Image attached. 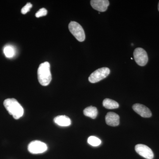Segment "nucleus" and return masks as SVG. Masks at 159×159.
<instances>
[{"label":"nucleus","mask_w":159,"mask_h":159,"mask_svg":"<svg viewBox=\"0 0 159 159\" xmlns=\"http://www.w3.org/2000/svg\"><path fill=\"white\" fill-rule=\"evenodd\" d=\"M4 105L9 113L14 119H18L23 116L24 108L16 99L14 98L6 99L4 101Z\"/></svg>","instance_id":"f257e3e1"},{"label":"nucleus","mask_w":159,"mask_h":159,"mask_svg":"<svg viewBox=\"0 0 159 159\" xmlns=\"http://www.w3.org/2000/svg\"><path fill=\"white\" fill-rule=\"evenodd\" d=\"M38 78L39 83L44 86L48 85L52 80L50 64L48 61L41 64L38 69Z\"/></svg>","instance_id":"f03ea898"},{"label":"nucleus","mask_w":159,"mask_h":159,"mask_svg":"<svg viewBox=\"0 0 159 159\" xmlns=\"http://www.w3.org/2000/svg\"><path fill=\"white\" fill-rule=\"evenodd\" d=\"M69 29L70 32L78 41L82 42L85 39V34L84 30L79 23L75 21H71L69 25Z\"/></svg>","instance_id":"7ed1b4c3"},{"label":"nucleus","mask_w":159,"mask_h":159,"mask_svg":"<svg viewBox=\"0 0 159 159\" xmlns=\"http://www.w3.org/2000/svg\"><path fill=\"white\" fill-rule=\"evenodd\" d=\"M110 73V70L107 67L97 69L91 74L89 78L90 82L96 83L106 78Z\"/></svg>","instance_id":"20e7f679"},{"label":"nucleus","mask_w":159,"mask_h":159,"mask_svg":"<svg viewBox=\"0 0 159 159\" xmlns=\"http://www.w3.org/2000/svg\"><path fill=\"white\" fill-rule=\"evenodd\" d=\"M134 57L137 64L144 66L148 61V56L147 52L142 48H137L134 52Z\"/></svg>","instance_id":"39448f33"},{"label":"nucleus","mask_w":159,"mask_h":159,"mask_svg":"<svg viewBox=\"0 0 159 159\" xmlns=\"http://www.w3.org/2000/svg\"><path fill=\"white\" fill-rule=\"evenodd\" d=\"M48 146L45 143L39 141L31 142L28 146V150L32 154L42 153L48 150Z\"/></svg>","instance_id":"423d86ee"},{"label":"nucleus","mask_w":159,"mask_h":159,"mask_svg":"<svg viewBox=\"0 0 159 159\" xmlns=\"http://www.w3.org/2000/svg\"><path fill=\"white\" fill-rule=\"evenodd\" d=\"M136 152L141 156L145 159H152L154 157L153 152L147 145L138 144L135 147Z\"/></svg>","instance_id":"0eeeda50"},{"label":"nucleus","mask_w":159,"mask_h":159,"mask_svg":"<svg viewBox=\"0 0 159 159\" xmlns=\"http://www.w3.org/2000/svg\"><path fill=\"white\" fill-rule=\"evenodd\" d=\"M90 4L95 10L100 12H104L107 10L110 3L108 0H92Z\"/></svg>","instance_id":"6e6552de"},{"label":"nucleus","mask_w":159,"mask_h":159,"mask_svg":"<svg viewBox=\"0 0 159 159\" xmlns=\"http://www.w3.org/2000/svg\"><path fill=\"white\" fill-rule=\"evenodd\" d=\"M133 109L141 116L149 118L152 116L151 111L149 108L143 104L136 103L133 106Z\"/></svg>","instance_id":"1a4fd4ad"},{"label":"nucleus","mask_w":159,"mask_h":159,"mask_svg":"<svg viewBox=\"0 0 159 159\" xmlns=\"http://www.w3.org/2000/svg\"><path fill=\"white\" fill-rule=\"evenodd\" d=\"M105 121L107 124L110 126H118L120 122V118L116 113L109 112L106 116Z\"/></svg>","instance_id":"9d476101"},{"label":"nucleus","mask_w":159,"mask_h":159,"mask_svg":"<svg viewBox=\"0 0 159 159\" xmlns=\"http://www.w3.org/2000/svg\"><path fill=\"white\" fill-rule=\"evenodd\" d=\"M54 122L61 126H68L71 124V119L66 116H59L55 117L54 120Z\"/></svg>","instance_id":"9b49d317"},{"label":"nucleus","mask_w":159,"mask_h":159,"mask_svg":"<svg viewBox=\"0 0 159 159\" xmlns=\"http://www.w3.org/2000/svg\"><path fill=\"white\" fill-rule=\"evenodd\" d=\"M98 112L97 108L93 106L86 107L84 110V114L86 116L90 117L93 119L97 118Z\"/></svg>","instance_id":"f8f14e48"},{"label":"nucleus","mask_w":159,"mask_h":159,"mask_svg":"<svg viewBox=\"0 0 159 159\" xmlns=\"http://www.w3.org/2000/svg\"><path fill=\"white\" fill-rule=\"evenodd\" d=\"M102 105L104 107L108 109H114L119 107V103L116 101L107 98L103 100Z\"/></svg>","instance_id":"ddd939ff"},{"label":"nucleus","mask_w":159,"mask_h":159,"mask_svg":"<svg viewBox=\"0 0 159 159\" xmlns=\"http://www.w3.org/2000/svg\"><path fill=\"white\" fill-rule=\"evenodd\" d=\"M4 53L8 58H12L15 56L16 51L14 48L11 45H6L4 48Z\"/></svg>","instance_id":"4468645a"},{"label":"nucleus","mask_w":159,"mask_h":159,"mask_svg":"<svg viewBox=\"0 0 159 159\" xmlns=\"http://www.w3.org/2000/svg\"><path fill=\"white\" fill-rule=\"evenodd\" d=\"M88 142L92 146L96 147L99 146L101 144V141L98 138L95 136H90L88 139Z\"/></svg>","instance_id":"2eb2a0df"},{"label":"nucleus","mask_w":159,"mask_h":159,"mask_svg":"<svg viewBox=\"0 0 159 159\" xmlns=\"http://www.w3.org/2000/svg\"><path fill=\"white\" fill-rule=\"evenodd\" d=\"M32 5L31 3H28L25 6L23 7L22 9L21 10V12L22 14H25L27 12L30 11V9L32 8Z\"/></svg>","instance_id":"dca6fc26"},{"label":"nucleus","mask_w":159,"mask_h":159,"mask_svg":"<svg viewBox=\"0 0 159 159\" xmlns=\"http://www.w3.org/2000/svg\"><path fill=\"white\" fill-rule=\"evenodd\" d=\"M48 14V11L45 8L40 9L35 14V16L37 18H39L42 16H45Z\"/></svg>","instance_id":"f3484780"},{"label":"nucleus","mask_w":159,"mask_h":159,"mask_svg":"<svg viewBox=\"0 0 159 159\" xmlns=\"http://www.w3.org/2000/svg\"><path fill=\"white\" fill-rule=\"evenodd\" d=\"M158 11H159V2L158 3Z\"/></svg>","instance_id":"a211bd4d"}]
</instances>
